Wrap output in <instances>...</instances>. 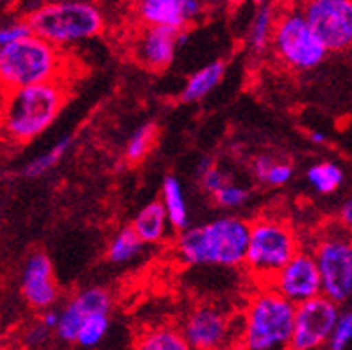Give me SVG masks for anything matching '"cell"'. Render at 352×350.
<instances>
[{
  "mask_svg": "<svg viewBox=\"0 0 352 350\" xmlns=\"http://www.w3.org/2000/svg\"><path fill=\"white\" fill-rule=\"evenodd\" d=\"M142 239L136 236L133 227H122L120 231L113 236L107 247V259L115 265H124V263L133 261L134 257L142 252Z\"/></svg>",
  "mask_w": 352,
  "mask_h": 350,
  "instance_id": "cb8c5ba5",
  "label": "cell"
},
{
  "mask_svg": "<svg viewBox=\"0 0 352 350\" xmlns=\"http://www.w3.org/2000/svg\"><path fill=\"white\" fill-rule=\"evenodd\" d=\"M22 295L34 309L47 311L58 302L59 288L54 279V266L45 252L27 257L22 272Z\"/></svg>",
  "mask_w": 352,
  "mask_h": 350,
  "instance_id": "9a60e30c",
  "label": "cell"
},
{
  "mask_svg": "<svg viewBox=\"0 0 352 350\" xmlns=\"http://www.w3.org/2000/svg\"><path fill=\"white\" fill-rule=\"evenodd\" d=\"M252 172L268 186H285L294 177V166L286 161H279L272 155H258L252 163Z\"/></svg>",
  "mask_w": 352,
  "mask_h": 350,
  "instance_id": "603a6c76",
  "label": "cell"
},
{
  "mask_svg": "<svg viewBox=\"0 0 352 350\" xmlns=\"http://www.w3.org/2000/svg\"><path fill=\"white\" fill-rule=\"evenodd\" d=\"M179 331L192 350H222L231 342V320L217 306L193 307Z\"/></svg>",
  "mask_w": 352,
  "mask_h": 350,
  "instance_id": "7c38bea8",
  "label": "cell"
},
{
  "mask_svg": "<svg viewBox=\"0 0 352 350\" xmlns=\"http://www.w3.org/2000/svg\"><path fill=\"white\" fill-rule=\"evenodd\" d=\"M109 325H111L109 313H95L88 316L77 331L76 343L85 349H94L106 338Z\"/></svg>",
  "mask_w": 352,
  "mask_h": 350,
  "instance_id": "484cf974",
  "label": "cell"
},
{
  "mask_svg": "<svg viewBox=\"0 0 352 350\" xmlns=\"http://www.w3.org/2000/svg\"><path fill=\"white\" fill-rule=\"evenodd\" d=\"M268 286L279 293L283 298L292 302L294 306H299L322 295L320 274H318L313 254L299 250L292 257L290 263H286L281 270L274 275Z\"/></svg>",
  "mask_w": 352,
  "mask_h": 350,
  "instance_id": "8fae6325",
  "label": "cell"
},
{
  "mask_svg": "<svg viewBox=\"0 0 352 350\" xmlns=\"http://www.w3.org/2000/svg\"><path fill=\"white\" fill-rule=\"evenodd\" d=\"M65 68L63 50L36 34L0 49V83L9 91L63 80Z\"/></svg>",
  "mask_w": 352,
  "mask_h": 350,
  "instance_id": "5b68a950",
  "label": "cell"
},
{
  "mask_svg": "<svg viewBox=\"0 0 352 350\" xmlns=\"http://www.w3.org/2000/svg\"><path fill=\"white\" fill-rule=\"evenodd\" d=\"M70 145H72V136L61 138L59 142H56L52 146H50L49 151L40 154L32 161H29V163L25 164V168H23V175L29 179L41 177L43 173L52 170L54 166H56V164L65 157V154L68 152Z\"/></svg>",
  "mask_w": 352,
  "mask_h": 350,
  "instance_id": "d4e9b609",
  "label": "cell"
},
{
  "mask_svg": "<svg viewBox=\"0 0 352 350\" xmlns=\"http://www.w3.org/2000/svg\"><path fill=\"white\" fill-rule=\"evenodd\" d=\"M9 97V89L6 88L2 83H0V124H2V116H4V109H6V102H8Z\"/></svg>",
  "mask_w": 352,
  "mask_h": 350,
  "instance_id": "e575fe53",
  "label": "cell"
},
{
  "mask_svg": "<svg viewBox=\"0 0 352 350\" xmlns=\"http://www.w3.org/2000/svg\"><path fill=\"white\" fill-rule=\"evenodd\" d=\"M313 257L320 274L322 295L336 304L352 298V236L340 226L317 239Z\"/></svg>",
  "mask_w": 352,
  "mask_h": 350,
  "instance_id": "ba28073f",
  "label": "cell"
},
{
  "mask_svg": "<svg viewBox=\"0 0 352 350\" xmlns=\"http://www.w3.org/2000/svg\"><path fill=\"white\" fill-rule=\"evenodd\" d=\"M50 333H52V331H49V329L45 327L40 320H38L36 324H32L31 327L25 331V334H23V343H25L27 347H31V349L41 347L47 340H49Z\"/></svg>",
  "mask_w": 352,
  "mask_h": 350,
  "instance_id": "1f68e13d",
  "label": "cell"
},
{
  "mask_svg": "<svg viewBox=\"0 0 352 350\" xmlns=\"http://www.w3.org/2000/svg\"><path fill=\"white\" fill-rule=\"evenodd\" d=\"M32 34L58 49L97 38L106 27L102 11L91 2L63 0L34 8L25 17Z\"/></svg>",
  "mask_w": 352,
  "mask_h": 350,
  "instance_id": "3957f363",
  "label": "cell"
},
{
  "mask_svg": "<svg viewBox=\"0 0 352 350\" xmlns=\"http://www.w3.org/2000/svg\"><path fill=\"white\" fill-rule=\"evenodd\" d=\"M134 350H192L184 342L181 331L168 325L148 329L136 342Z\"/></svg>",
  "mask_w": 352,
  "mask_h": 350,
  "instance_id": "7402d4cb",
  "label": "cell"
},
{
  "mask_svg": "<svg viewBox=\"0 0 352 350\" xmlns=\"http://www.w3.org/2000/svg\"><path fill=\"white\" fill-rule=\"evenodd\" d=\"M300 9L327 52L352 47V0H311Z\"/></svg>",
  "mask_w": 352,
  "mask_h": 350,
  "instance_id": "9c48e42d",
  "label": "cell"
},
{
  "mask_svg": "<svg viewBox=\"0 0 352 350\" xmlns=\"http://www.w3.org/2000/svg\"><path fill=\"white\" fill-rule=\"evenodd\" d=\"M157 129L154 124H143L129 136L125 143V160L129 163H140L145 155L151 152L154 140H156Z\"/></svg>",
  "mask_w": 352,
  "mask_h": 350,
  "instance_id": "4316f807",
  "label": "cell"
},
{
  "mask_svg": "<svg viewBox=\"0 0 352 350\" xmlns=\"http://www.w3.org/2000/svg\"><path fill=\"white\" fill-rule=\"evenodd\" d=\"M306 181L320 195H333L345 181V172L335 161H320L306 172Z\"/></svg>",
  "mask_w": 352,
  "mask_h": 350,
  "instance_id": "44dd1931",
  "label": "cell"
},
{
  "mask_svg": "<svg viewBox=\"0 0 352 350\" xmlns=\"http://www.w3.org/2000/svg\"><path fill=\"white\" fill-rule=\"evenodd\" d=\"M67 97L68 88L65 80L9 91L0 127L13 142H32L56 122Z\"/></svg>",
  "mask_w": 352,
  "mask_h": 350,
  "instance_id": "7a4b0ae2",
  "label": "cell"
},
{
  "mask_svg": "<svg viewBox=\"0 0 352 350\" xmlns=\"http://www.w3.org/2000/svg\"><path fill=\"white\" fill-rule=\"evenodd\" d=\"M204 11L197 0H142L136 4V17L143 27H165L186 31Z\"/></svg>",
  "mask_w": 352,
  "mask_h": 350,
  "instance_id": "5bb4252c",
  "label": "cell"
},
{
  "mask_svg": "<svg viewBox=\"0 0 352 350\" xmlns=\"http://www.w3.org/2000/svg\"><path fill=\"white\" fill-rule=\"evenodd\" d=\"M181 31L165 27H142L134 38V59L148 70H165L174 61Z\"/></svg>",
  "mask_w": 352,
  "mask_h": 350,
  "instance_id": "2e32d148",
  "label": "cell"
},
{
  "mask_svg": "<svg viewBox=\"0 0 352 350\" xmlns=\"http://www.w3.org/2000/svg\"><path fill=\"white\" fill-rule=\"evenodd\" d=\"M32 31L25 18L22 20H13V22L2 23L0 25V49L9 47V45L16 43V41L23 40L27 36H31Z\"/></svg>",
  "mask_w": 352,
  "mask_h": 350,
  "instance_id": "4dcf8cb0",
  "label": "cell"
},
{
  "mask_svg": "<svg viewBox=\"0 0 352 350\" xmlns=\"http://www.w3.org/2000/svg\"><path fill=\"white\" fill-rule=\"evenodd\" d=\"M250 223L240 217H219L208 223L188 227L175 241L179 259L192 266L234 268L245 263Z\"/></svg>",
  "mask_w": 352,
  "mask_h": 350,
  "instance_id": "6da1fadb",
  "label": "cell"
},
{
  "mask_svg": "<svg viewBox=\"0 0 352 350\" xmlns=\"http://www.w3.org/2000/svg\"><path fill=\"white\" fill-rule=\"evenodd\" d=\"M58 320H59V311H56L54 307L50 309L43 311L40 316V322L45 325V327L49 329V331H56V325H58Z\"/></svg>",
  "mask_w": 352,
  "mask_h": 350,
  "instance_id": "836d02e7",
  "label": "cell"
},
{
  "mask_svg": "<svg viewBox=\"0 0 352 350\" xmlns=\"http://www.w3.org/2000/svg\"><path fill=\"white\" fill-rule=\"evenodd\" d=\"M309 140H311L315 145H324L327 142V136L326 133H322V131H311L309 133Z\"/></svg>",
  "mask_w": 352,
  "mask_h": 350,
  "instance_id": "d590c367",
  "label": "cell"
},
{
  "mask_svg": "<svg viewBox=\"0 0 352 350\" xmlns=\"http://www.w3.org/2000/svg\"><path fill=\"white\" fill-rule=\"evenodd\" d=\"M270 49L283 65L295 72L320 67L329 54L299 8L279 11Z\"/></svg>",
  "mask_w": 352,
  "mask_h": 350,
  "instance_id": "52a82bcc",
  "label": "cell"
},
{
  "mask_svg": "<svg viewBox=\"0 0 352 350\" xmlns=\"http://www.w3.org/2000/svg\"><path fill=\"white\" fill-rule=\"evenodd\" d=\"M197 177L201 181L206 193H210L211 197L229 182L228 173L223 172L222 168H219L210 157H204V160L199 163V166H197Z\"/></svg>",
  "mask_w": 352,
  "mask_h": 350,
  "instance_id": "83f0119b",
  "label": "cell"
},
{
  "mask_svg": "<svg viewBox=\"0 0 352 350\" xmlns=\"http://www.w3.org/2000/svg\"><path fill=\"white\" fill-rule=\"evenodd\" d=\"M160 202L165 208V213L168 217V223L172 229L183 232L188 229L190 223V213H188L186 197H184V188L175 175H166L161 184V199Z\"/></svg>",
  "mask_w": 352,
  "mask_h": 350,
  "instance_id": "ac0fdd59",
  "label": "cell"
},
{
  "mask_svg": "<svg viewBox=\"0 0 352 350\" xmlns=\"http://www.w3.org/2000/svg\"><path fill=\"white\" fill-rule=\"evenodd\" d=\"M299 250V236L290 223L277 217H259L250 223L243 265L268 286L274 275Z\"/></svg>",
  "mask_w": 352,
  "mask_h": 350,
  "instance_id": "8992f818",
  "label": "cell"
},
{
  "mask_svg": "<svg viewBox=\"0 0 352 350\" xmlns=\"http://www.w3.org/2000/svg\"><path fill=\"white\" fill-rule=\"evenodd\" d=\"M111 295L106 288L94 286V288L82 289L74 295L59 311V320L54 333L58 334L63 342L76 343L80 324L95 313H111Z\"/></svg>",
  "mask_w": 352,
  "mask_h": 350,
  "instance_id": "4fadbf2b",
  "label": "cell"
},
{
  "mask_svg": "<svg viewBox=\"0 0 352 350\" xmlns=\"http://www.w3.org/2000/svg\"><path fill=\"white\" fill-rule=\"evenodd\" d=\"M223 76H226V63L220 59L199 68L195 74L188 77L186 85L181 91V100L183 102H199L222 83Z\"/></svg>",
  "mask_w": 352,
  "mask_h": 350,
  "instance_id": "ffe728a7",
  "label": "cell"
},
{
  "mask_svg": "<svg viewBox=\"0 0 352 350\" xmlns=\"http://www.w3.org/2000/svg\"><path fill=\"white\" fill-rule=\"evenodd\" d=\"M214 204L220 206L223 209H234L243 206L249 200V190L245 186H241L238 182L229 181L223 188H220L213 195Z\"/></svg>",
  "mask_w": 352,
  "mask_h": 350,
  "instance_id": "f546056e",
  "label": "cell"
},
{
  "mask_svg": "<svg viewBox=\"0 0 352 350\" xmlns=\"http://www.w3.org/2000/svg\"><path fill=\"white\" fill-rule=\"evenodd\" d=\"M277 17H279V9L274 4L265 2L256 8L252 20H250L249 34H247L249 49L254 54H265L270 49Z\"/></svg>",
  "mask_w": 352,
  "mask_h": 350,
  "instance_id": "d6986e66",
  "label": "cell"
},
{
  "mask_svg": "<svg viewBox=\"0 0 352 350\" xmlns=\"http://www.w3.org/2000/svg\"><path fill=\"white\" fill-rule=\"evenodd\" d=\"M340 306L324 295L295 306L290 350H320L329 342Z\"/></svg>",
  "mask_w": 352,
  "mask_h": 350,
  "instance_id": "30bf717a",
  "label": "cell"
},
{
  "mask_svg": "<svg viewBox=\"0 0 352 350\" xmlns=\"http://www.w3.org/2000/svg\"><path fill=\"white\" fill-rule=\"evenodd\" d=\"M352 343V309L340 311L335 329L329 336L327 349L329 350H345Z\"/></svg>",
  "mask_w": 352,
  "mask_h": 350,
  "instance_id": "f1b7e54d",
  "label": "cell"
},
{
  "mask_svg": "<svg viewBox=\"0 0 352 350\" xmlns=\"http://www.w3.org/2000/svg\"><path fill=\"white\" fill-rule=\"evenodd\" d=\"M338 222L344 227L345 231H352V197H349L344 204L340 206L338 211Z\"/></svg>",
  "mask_w": 352,
  "mask_h": 350,
  "instance_id": "d6a6232c",
  "label": "cell"
},
{
  "mask_svg": "<svg viewBox=\"0 0 352 350\" xmlns=\"http://www.w3.org/2000/svg\"><path fill=\"white\" fill-rule=\"evenodd\" d=\"M295 306L270 286L256 292L241 324V350H290Z\"/></svg>",
  "mask_w": 352,
  "mask_h": 350,
  "instance_id": "277c9868",
  "label": "cell"
},
{
  "mask_svg": "<svg viewBox=\"0 0 352 350\" xmlns=\"http://www.w3.org/2000/svg\"><path fill=\"white\" fill-rule=\"evenodd\" d=\"M131 227L136 232V236L142 239V243L161 241L170 229L168 217H166L163 204L160 200H152L147 206H143L134 217Z\"/></svg>",
  "mask_w": 352,
  "mask_h": 350,
  "instance_id": "e0dca14e",
  "label": "cell"
}]
</instances>
